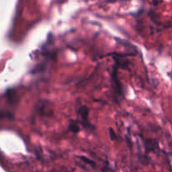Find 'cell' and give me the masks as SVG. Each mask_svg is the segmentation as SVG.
Listing matches in <instances>:
<instances>
[{
	"instance_id": "2",
	"label": "cell",
	"mask_w": 172,
	"mask_h": 172,
	"mask_svg": "<svg viewBox=\"0 0 172 172\" xmlns=\"http://www.w3.org/2000/svg\"><path fill=\"white\" fill-rule=\"evenodd\" d=\"M68 129L73 134H77L80 131V125L78 122L75 120H71L68 124Z\"/></svg>"
},
{
	"instance_id": "3",
	"label": "cell",
	"mask_w": 172,
	"mask_h": 172,
	"mask_svg": "<svg viewBox=\"0 0 172 172\" xmlns=\"http://www.w3.org/2000/svg\"><path fill=\"white\" fill-rule=\"evenodd\" d=\"M108 131H109V134H110V138L112 139V141L117 140V139H118V137H117V135H116L115 132L113 131V129H112V128H109Z\"/></svg>"
},
{
	"instance_id": "1",
	"label": "cell",
	"mask_w": 172,
	"mask_h": 172,
	"mask_svg": "<svg viewBox=\"0 0 172 172\" xmlns=\"http://www.w3.org/2000/svg\"><path fill=\"white\" fill-rule=\"evenodd\" d=\"M78 117L80 119L81 124L85 128V129H93V126L89 123L88 120V114H89V109L86 106H82L78 109Z\"/></svg>"
}]
</instances>
